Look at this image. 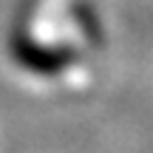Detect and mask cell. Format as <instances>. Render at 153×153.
<instances>
[{
    "label": "cell",
    "instance_id": "cell-1",
    "mask_svg": "<svg viewBox=\"0 0 153 153\" xmlns=\"http://www.w3.org/2000/svg\"><path fill=\"white\" fill-rule=\"evenodd\" d=\"M11 54L26 71L40 74V76H57L76 60V51L68 48V45H43V43H34V40H26V37L14 40Z\"/></svg>",
    "mask_w": 153,
    "mask_h": 153
}]
</instances>
